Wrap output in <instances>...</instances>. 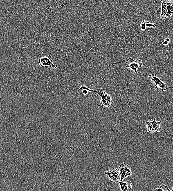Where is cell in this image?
<instances>
[{
	"label": "cell",
	"mask_w": 173,
	"mask_h": 191,
	"mask_svg": "<svg viewBox=\"0 0 173 191\" xmlns=\"http://www.w3.org/2000/svg\"><path fill=\"white\" fill-rule=\"evenodd\" d=\"M84 89L94 93L97 96H100L101 98V104L102 107L108 108L111 107L112 103L111 97L109 94L106 92L103 89L91 90L86 87L84 85H82L79 88V91H82Z\"/></svg>",
	"instance_id": "6da1fadb"
},
{
	"label": "cell",
	"mask_w": 173,
	"mask_h": 191,
	"mask_svg": "<svg viewBox=\"0 0 173 191\" xmlns=\"http://www.w3.org/2000/svg\"><path fill=\"white\" fill-rule=\"evenodd\" d=\"M161 17L162 19L173 16V2L171 0H161Z\"/></svg>",
	"instance_id": "7a4b0ae2"
},
{
	"label": "cell",
	"mask_w": 173,
	"mask_h": 191,
	"mask_svg": "<svg viewBox=\"0 0 173 191\" xmlns=\"http://www.w3.org/2000/svg\"><path fill=\"white\" fill-rule=\"evenodd\" d=\"M149 78L154 84L156 90L162 91H167V86L163 81L156 75L154 74L149 75Z\"/></svg>",
	"instance_id": "3957f363"
},
{
	"label": "cell",
	"mask_w": 173,
	"mask_h": 191,
	"mask_svg": "<svg viewBox=\"0 0 173 191\" xmlns=\"http://www.w3.org/2000/svg\"><path fill=\"white\" fill-rule=\"evenodd\" d=\"M118 170L120 176V181H123L124 179L133 174L131 167L125 163L121 164L119 167Z\"/></svg>",
	"instance_id": "277c9868"
},
{
	"label": "cell",
	"mask_w": 173,
	"mask_h": 191,
	"mask_svg": "<svg viewBox=\"0 0 173 191\" xmlns=\"http://www.w3.org/2000/svg\"><path fill=\"white\" fill-rule=\"evenodd\" d=\"M38 61L39 65L41 67H46L49 70H51L52 68L56 69L57 67V64L53 63L47 57H41L39 59Z\"/></svg>",
	"instance_id": "5b68a950"
},
{
	"label": "cell",
	"mask_w": 173,
	"mask_h": 191,
	"mask_svg": "<svg viewBox=\"0 0 173 191\" xmlns=\"http://www.w3.org/2000/svg\"><path fill=\"white\" fill-rule=\"evenodd\" d=\"M108 179L113 183H116L117 181H120V176L118 169L113 168L109 171L104 172Z\"/></svg>",
	"instance_id": "8992f818"
},
{
	"label": "cell",
	"mask_w": 173,
	"mask_h": 191,
	"mask_svg": "<svg viewBox=\"0 0 173 191\" xmlns=\"http://www.w3.org/2000/svg\"><path fill=\"white\" fill-rule=\"evenodd\" d=\"M125 65L126 67L133 70L135 73L137 74H138L137 69L143 65V63L139 59L134 60L131 57H129L126 62Z\"/></svg>",
	"instance_id": "52a82bcc"
},
{
	"label": "cell",
	"mask_w": 173,
	"mask_h": 191,
	"mask_svg": "<svg viewBox=\"0 0 173 191\" xmlns=\"http://www.w3.org/2000/svg\"><path fill=\"white\" fill-rule=\"evenodd\" d=\"M120 186L121 190L123 191H130L131 190L132 184L130 181H127L125 182L117 181Z\"/></svg>",
	"instance_id": "ba28073f"
},
{
	"label": "cell",
	"mask_w": 173,
	"mask_h": 191,
	"mask_svg": "<svg viewBox=\"0 0 173 191\" xmlns=\"http://www.w3.org/2000/svg\"><path fill=\"white\" fill-rule=\"evenodd\" d=\"M162 123L161 121H156V119L154 120V128H153V132H158L162 131V129L160 127V124Z\"/></svg>",
	"instance_id": "9c48e42d"
},
{
	"label": "cell",
	"mask_w": 173,
	"mask_h": 191,
	"mask_svg": "<svg viewBox=\"0 0 173 191\" xmlns=\"http://www.w3.org/2000/svg\"><path fill=\"white\" fill-rule=\"evenodd\" d=\"M146 125L147 131L149 133L153 132V128H154V121H146Z\"/></svg>",
	"instance_id": "30bf717a"
},
{
	"label": "cell",
	"mask_w": 173,
	"mask_h": 191,
	"mask_svg": "<svg viewBox=\"0 0 173 191\" xmlns=\"http://www.w3.org/2000/svg\"><path fill=\"white\" fill-rule=\"evenodd\" d=\"M145 25L146 27H152L153 28H156V24H153L149 22V21H145Z\"/></svg>",
	"instance_id": "8fae6325"
},
{
	"label": "cell",
	"mask_w": 173,
	"mask_h": 191,
	"mask_svg": "<svg viewBox=\"0 0 173 191\" xmlns=\"http://www.w3.org/2000/svg\"><path fill=\"white\" fill-rule=\"evenodd\" d=\"M145 21V20L142 21L141 24L140 25V28L142 30H145L147 28L146 26Z\"/></svg>",
	"instance_id": "7c38bea8"
},
{
	"label": "cell",
	"mask_w": 173,
	"mask_h": 191,
	"mask_svg": "<svg viewBox=\"0 0 173 191\" xmlns=\"http://www.w3.org/2000/svg\"><path fill=\"white\" fill-rule=\"evenodd\" d=\"M82 91H82L83 93V94L84 95H86V94H87L88 93V91H87V90L84 89V90H83Z\"/></svg>",
	"instance_id": "4fadbf2b"
},
{
	"label": "cell",
	"mask_w": 173,
	"mask_h": 191,
	"mask_svg": "<svg viewBox=\"0 0 173 191\" xmlns=\"http://www.w3.org/2000/svg\"><path fill=\"white\" fill-rule=\"evenodd\" d=\"M166 41H167V42H169V41H170V39H169V38H167L166 39Z\"/></svg>",
	"instance_id": "5bb4252c"
},
{
	"label": "cell",
	"mask_w": 173,
	"mask_h": 191,
	"mask_svg": "<svg viewBox=\"0 0 173 191\" xmlns=\"http://www.w3.org/2000/svg\"><path fill=\"white\" fill-rule=\"evenodd\" d=\"M171 191H173V187H172V190H171Z\"/></svg>",
	"instance_id": "9a60e30c"
}]
</instances>
